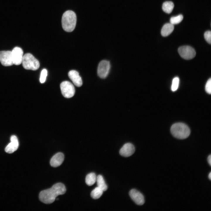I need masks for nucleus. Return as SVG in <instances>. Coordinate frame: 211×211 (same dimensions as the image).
Wrapping results in <instances>:
<instances>
[{
	"instance_id": "nucleus-8",
	"label": "nucleus",
	"mask_w": 211,
	"mask_h": 211,
	"mask_svg": "<svg viewBox=\"0 0 211 211\" xmlns=\"http://www.w3.org/2000/svg\"><path fill=\"white\" fill-rule=\"evenodd\" d=\"M0 62L1 64L4 66H9L13 64L11 51H0Z\"/></svg>"
},
{
	"instance_id": "nucleus-10",
	"label": "nucleus",
	"mask_w": 211,
	"mask_h": 211,
	"mask_svg": "<svg viewBox=\"0 0 211 211\" xmlns=\"http://www.w3.org/2000/svg\"><path fill=\"white\" fill-rule=\"evenodd\" d=\"M129 195L132 200L137 205H142L144 203L143 195L136 189H133L129 192Z\"/></svg>"
},
{
	"instance_id": "nucleus-17",
	"label": "nucleus",
	"mask_w": 211,
	"mask_h": 211,
	"mask_svg": "<svg viewBox=\"0 0 211 211\" xmlns=\"http://www.w3.org/2000/svg\"><path fill=\"white\" fill-rule=\"evenodd\" d=\"M174 7V4L173 2L171 1H167L163 3L162 8L163 11L167 13H171Z\"/></svg>"
},
{
	"instance_id": "nucleus-24",
	"label": "nucleus",
	"mask_w": 211,
	"mask_h": 211,
	"mask_svg": "<svg viewBox=\"0 0 211 211\" xmlns=\"http://www.w3.org/2000/svg\"><path fill=\"white\" fill-rule=\"evenodd\" d=\"M205 90L208 94H210L211 93V79L210 78L207 80L205 86Z\"/></svg>"
},
{
	"instance_id": "nucleus-12",
	"label": "nucleus",
	"mask_w": 211,
	"mask_h": 211,
	"mask_svg": "<svg viewBox=\"0 0 211 211\" xmlns=\"http://www.w3.org/2000/svg\"><path fill=\"white\" fill-rule=\"evenodd\" d=\"M11 142L6 147L5 152L9 154L13 153L18 149L19 142L18 138L14 135L11 136L10 137Z\"/></svg>"
},
{
	"instance_id": "nucleus-7",
	"label": "nucleus",
	"mask_w": 211,
	"mask_h": 211,
	"mask_svg": "<svg viewBox=\"0 0 211 211\" xmlns=\"http://www.w3.org/2000/svg\"><path fill=\"white\" fill-rule=\"evenodd\" d=\"M110 67V62L106 60H103L99 63L97 69V74L101 78H106L108 75Z\"/></svg>"
},
{
	"instance_id": "nucleus-23",
	"label": "nucleus",
	"mask_w": 211,
	"mask_h": 211,
	"mask_svg": "<svg viewBox=\"0 0 211 211\" xmlns=\"http://www.w3.org/2000/svg\"><path fill=\"white\" fill-rule=\"evenodd\" d=\"M204 37L205 40L209 44L211 43V32L210 30L206 31L204 34Z\"/></svg>"
},
{
	"instance_id": "nucleus-4",
	"label": "nucleus",
	"mask_w": 211,
	"mask_h": 211,
	"mask_svg": "<svg viewBox=\"0 0 211 211\" xmlns=\"http://www.w3.org/2000/svg\"><path fill=\"white\" fill-rule=\"evenodd\" d=\"M22 63L26 69L36 70L40 67L39 61L31 54H25L23 56Z\"/></svg>"
},
{
	"instance_id": "nucleus-20",
	"label": "nucleus",
	"mask_w": 211,
	"mask_h": 211,
	"mask_svg": "<svg viewBox=\"0 0 211 211\" xmlns=\"http://www.w3.org/2000/svg\"><path fill=\"white\" fill-rule=\"evenodd\" d=\"M183 19V16L181 14H180L176 16L171 17L170 19V22L173 25L177 24L180 23Z\"/></svg>"
},
{
	"instance_id": "nucleus-3",
	"label": "nucleus",
	"mask_w": 211,
	"mask_h": 211,
	"mask_svg": "<svg viewBox=\"0 0 211 211\" xmlns=\"http://www.w3.org/2000/svg\"><path fill=\"white\" fill-rule=\"evenodd\" d=\"M171 132L174 137L181 139L187 138L190 134V130L188 126L183 123L180 122L172 125L171 128Z\"/></svg>"
},
{
	"instance_id": "nucleus-22",
	"label": "nucleus",
	"mask_w": 211,
	"mask_h": 211,
	"mask_svg": "<svg viewBox=\"0 0 211 211\" xmlns=\"http://www.w3.org/2000/svg\"><path fill=\"white\" fill-rule=\"evenodd\" d=\"M47 72L46 69H43L41 71L40 77V81L41 83H44L47 76Z\"/></svg>"
},
{
	"instance_id": "nucleus-19",
	"label": "nucleus",
	"mask_w": 211,
	"mask_h": 211,
	"mask_svg": "<svg viewBox=\"0 0 211 211\" xmlns=\"http://www.w3.org/2000/svg\"><path fill=\"white\" fill-rule=\"evenodd\" d=\"M103 191L98 187L95 188L91 192V195L93 199H96L99 198L102 195Z\"/></svg>"
},
{
	"instance_id": "nucleus-15",
	"label": "nucleus",
	"mask_w": 211,
	"mask_h": 211,
	"mask_svg": "<svg viewBox=\"0 0 211 211\" xmlns=\"http://www.w3.org/2000/svg\"><path fill=\"white\" fill-rule=\"evenodd\" d=\"M174 25L171 23H166L163 26L161 31V35L166 37L169 35L173 31Z\"/></svg>"
},
{
	"instance_id": "nucleus-16",
	"label": "nucleus",
	"mask_w": 211,
	"mask_h": 211,
	"mask_svg": "<svg viewBox=\"0 0 211 211\" xmlns=\"http://www.w3.org/2000/svg\"><path fill=\"white\" fill-rule=\"evenodd\" d=\"M96 181L98 187L101 188L103 191L106 190L108 187L103 176L101 175L96 177Z\"/></svg>"
},
{
	"instance_id": "nucleus-21",
	"label": "nucleus",
	"mask_w": 211,
	"mask_h": 211,
	"mask_svg": "<svg viewBox=\"0 0 211 211\" xmlns=\"http://www.w3.org/2000/svg\"><path fill=\"white\" fill-rule=\"evenodd\" d=\"M179 79L178 77H175L173 78L172 81L171 89L172 91H176L178 87Z\"/></svg>"
},
{
	"instance_id": "nucleus-2",
	"label": "nucleus",
	"mask_w": 211,
	"mask_h": 211,
	"mask_svg": "<svg viewBox=\"0 0 211 211\" xmlns=\"http://www.w3.org/2000/svg\"><path fill=\"white\" fill-rule=\"evenodd\" d=\"M76 22L75 13L71 10L66 11L63 14L62 23L63 29L67 32H71L74 29Z\"/></svg>"
},
{
	"instance_id": "nucleus-26",
	"label": "nucleus",
	"mask_w": 211,
	"mask_h": 211,
	"mask_svg": "<svg viewBox=\"0 0 211 211\" xmlns=\"http://www.w3.org/2000/svg\"><path fill=\"white\" fill-rule=\"evenodd\" d=\"M208 178L209 179L211 180V173L210 172L208 175Z\"/></svg>"
},
{
	"instance_id": "nucleus-5",
	"label": "nucleus",
	"mask_w": 211,
	"mask_h": 211,
	"mask_svg": "<svg viewBox=\"0 0 211 211\" xmlns=\"http://www.w3.org/2000/svg\"><path fill=\"white\" fill-rule=\"evenodd\" d=\"M62 93L63 96L66 98L73 97L75 93V89L74 85L68 81L62 82L60 85Z\"/></svg>"
},
{
	"instance_id": "nucleus-1",
	"label": "nucleus",
	"mask_w": 211,
	"mask_h": 211,
	"mask_svg": "<svg viewBox=\"0 0 211 211\" xmlns=\"http://www.w3.org/2000/svg\"><path fill=\"white\" fill-rule=\"evenodd\" d=\"M66 190L65 187L63 183H57L51 188L41 191L39 194V199L45 203L50 204L54 202L56 197L64 194Z\"/></svg>"
},
{
	"instance_id": "nucleus-9",
	"label": "nucleus",
	"mask_w": 211,
	"mask_h": 211,
	"mask_svg": "<svg viewBox=\"0 0 211 211\" xmlns=\"http://www.w3.org/2000/svg\"><path fill=\"white\" fill-rule=\"evenodd\" d=\"M12 56L13 64L18 65L22 63L23 57V51L18 47H14L11 51Z\"/></svg>"
},
{
	"instance_id": "nucleus-14",
	"label": "nucleus",
	"mask_w": 211,
	"mask_h": 211,
	"mask_svg": "<svg viewBox=\"0 0 211 211\" xmlns=\"http://www.w3.org/2000/svg\"><path fill=\"white\" fill-rule=\"evenodd\" d=\"M64 159V155L61 152L55 154L51 159L50 163L51 166L56 167L60 166L63 163Z\"/></svg>"
},
{
	"instance_id": "nucleus-11",
	"label": "nucleus",
	"mask_w": 211,
	"mask_h": 211,
	"mask_svg": "<svg viewBox=\"0 0 211 211\" xmlns=\"http://www.w3.org/2000/svg\"><path fill=\"white\" fill-rule=\"evenodd\" d=\"M135 151V147L131 143H128L124 144L119 151L120 154L125 157H129L133 154Z\"/></svg>"
},
{
	"instance_id": "nucleus-25",
	"label": "nucleus",
	"mask_w": 211,
	"mask_h": 211,
	"mask_svg": "<svg viewBox=\"0 0 211 211\" xmlns=\"http://www.w3.org/2000/svg\"><path fill=\"white\" fill-rule=\"evenodd\" d=\"M207 161L210 165L211 166V155H210L207 158Z\"/></svg>"
},
{
	"instance_id": "nucleus-13",
	"label": "nucleus",
	"mask_w": 211,
	"mask_h": 211,
	"mask_svg": "<svg viewBox=\"0 0 211 211\" xmlns=\"http://www.w3.org/2000/svg\"><path fill=\"white\" fill-rule=\"evenodd\" d=\"M68 75L69 78L76 86L80 87L82 86V79L78 72L75 70H72L69 72Z\"/></svg>"
},
{
	"instance_id": "nucleus-6",
	"label": "nucleus",
	"mask_w": 211,
	"mask_h": 211,
	"mask_svg": "<svg viewBox=\"0 0 211 211\" xmlns=\"http://www.w3.org/2000/svg\"><path fill=\"white\" fill-rule=\"evenodd\" d=\"M180 56L183 58L189 60L194 58L196 55L195 50L189 46H183L180 47L178 49Z\"/></svg>"
},
{
	"instance_id": "nucleus-18",
	"label": "nucleus",
	"mask_w": 211,
	"mask_h": 211,
	"mask_svg": "<svg viewBox=\"0 0 211 211\" xmlns=\"http://www.w3.org/2000/svg\"><path fill=\"white\" fill-rule=\"evenodd\" d=\"M96 177L94 173H91L88 174L85 178L86 184L89 186L93 185L96 181Z\"/></svg>"
}]
</instances>
